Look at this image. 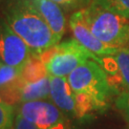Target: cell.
I'll return each mask as SVG.
<instances>
[{
  "label": "cell",
  "mask_w": 129,
  "mask_h": 129,
  "mask_svg": "<svg viewBox=\"0 0 129 129\" xmlns=\"http://www.w3.org/2000/svg\"><path fill=\"white\" fill-rule=\"evenodd\" d=\"M102 68L106 73L113 71L112 76H108V78L111 86L118 95L129 92V47L119 48L114 55L107 56L103 59Z\"/></svg>",
  "instance_id": "obj_8"
},
{
  "label": "cell",
  "mask_w": 129,
  "mask_h": 129,
  "mask_svg": "<svg viewBox=\"0 0 129 129\" xmlns=\"http://www.w3.org/2000/svg\"><path fill=\"white\" fill-rule=\"evenodd\" d=\"M91 2L129 19V0H92Z\"/></svg>",
  "instance_id": "obj_14"
},
{
  "label": "cell",
  "mask_w": 129,
  "mask_h": 129,
  "mask_svg": "<svg viewBox=\"0 0 129 129\" xmlns=\"http://www.w3.org/2000/svg\"><path fill=\"white\" fill-rule=\"evenodd\" d=\"M69 26L75 38L83 47H85L87 50L101 58L104 56H111L118 50V48L104 44L91 32V30L85 22L82 10L77 11L71 15Z\"/></svg>",
  "instance_id": "obj_7"
},
{
  "label": "cell",
  "mask_w": 129,
  "mask_h": 129,
  "mask_svg": "<svg viewBox=\"0 0 129 129\" xmlns=\"http://www.w3.org/2000/svg\"><path fill=\"white\" fill-rule=\"evenodd\" d=\"M48 76L45 64L36 55H31L22 69V79L24 82H35Z\"/></svg>",
  "instance_id": "obj_13"
},
{
  "label": "cell",
  "mask_w": 129,
  "mask_h": 129,
  "mask_svg": "<svg viewBox=\"0 0 129 129\" xmlns=\"http://www.w3.org/2000/svg\"><path fill=\"white\" fill-rule=\"evenodd\" d=\"M60 129H62V128H60Z\"/></svg>",
  "instance_id": "obj_20"
},
{
  "label": "cell",
  "mask_w": 129,
  "mask_h": 129,
  "mask_svg": "<svg viewBox=\"0 0 129 129\" xmlns=\"http://www.w3.org/2000/svg\"><path fill=\"white\" fill-rule=\"evenodd\" d=\"M1 10L4 19L27 44L32 55L39 56L59 43L32 0H3Z\"/></svg>",
  "instance_id": "obj_1"
},
{
  "label": "cell",
  "mask_w": 129,
  "mask_h": 129,
  "mask_svg": "<svg viewBox=\"0 0 129 129\" xmlns=\"http://www.w3.org/2000/svg\"><path fill=\"white\" fill-rule=\"evenodd\" d=\"M50 97V76L35 82H23L20 91V103L43 101Z\"/></svg>",
  "instance_id": "obj_12"
},
{
  "label": "cell",
  "mask_w": 129,
  "mask_h": 129,
  "mask_svg": "<svg viewBox=\"0 0 129 129\" xmlns=\"http://www.w3.org/2000/svg\"><path fill=\"white\" fill-rule=\"evenodd\" d=\"M65 10H82L91 3L92 0H53Z\"/></svg>",
  "instance_id": "obj_16"
},
{
  "label": "cell",
  "mask_w": 129,
  "mask_h": 129,
  "mask_svg": "<svg viewBox=\"0 0 129 129\" xmlns=\"http://www.w3.org/2000/svg\"><path fill=\"white\" fill-rule=\"evenodd\" d=\"M45 64L49 76L67 78L88 60H95L102 67L103 59L83 47L77 39L56 44L38 56Z\"/></svg>",
  "instance_id": "obj_4"
},
{
  "label": "cell",
  "mask_w": 129,
  "mask_h": 129,
  "mask_svg": "<svg viewBox=\"0 0 129 129\" xmlns=\"http://www.w3.org/2000/svg\"><path fill=\"white\" fill-rule=\"evenodd\" d=\"M76 94H84L93 101L97 112L108 108L112 95L116 94L110 84L108 74L95 60H88L67 77Z\"/></svg>",
  "instance_id": "obj_2"
},
{
  "label": "cell",
  "mask_w": 129,
  "mask_h": 129,
  "mask_svg": "<svg viewBox=\"0 0 129 129\" xmlns=\"http://www.w3.org/2000/svg\"><path fill=\"white\" fill-rule=\"evenodd\" d=\"M32 52L21 37L0 18V64L23 67L31 57Z\"/></svg>",
  "instance_id": "obj_5"
},
{
  "label": "cell",
  "mask_w": 129,
  "mask_h": 129,
  "mask_svg": "<svg viewBox=\"0 0 129 129\" xmlns=\"http://www.w3.org/2000/svg\"><path fill=\"white\" fill-rule=\"evenodd\" d=\"M116 107L129 121V92H122L118 95L115 101Z\"/></svg>",
  "instance_id": "obj_17"
},
{
  "label": "cell",
  "mask_w": 129,
  "mask_h": 129,
  "mask_svg": "<svg viewBox=\"0 0 129 129\" xmlns=\"http://www.w3.org/2000/svg\"><path fill=\"white\" fill-rule=\"evenodd\" d=\"M15 109L13 105L0 103V129H13Z\"/></svg>",
  "instance_id": "obj_15"
},
{
  "label": "cell",
  "mask_w": 129,
  "mask_h": 129,
  "mask_svg": "<svg viewBox=\"0 0 129 129\" xmlns=\"http://www.w3.org/2000/svg\"><path fill=\"white\" fill-rule=\"evenodd\" d=\"M23 67L0 64V96L10 105L20 104V91L23 85Z\"/></svg>",
  "instance_id": "obj_9"
},
{
  "label": "cell",
  "mask_w": 129,
  "mask_h": 129,
  "mask_svg": "<svg viewBox=\"0 0 129 129\" xmlns=\"http://www.w3.org/2000/svg\"><path fill=\"white\" fill-rule=\"evenodd\" d=\"M16 112L39 129H59L64 121L62 111L45 101L22 102L17 106Z\"/></svg>",
  "instance_id": "obj_6"
},
{
  "label": "cell",
  "mask_w": 129,
  "mask_h": 129,
  "mask_svg": "<svg viewBox=\"0 0 129 129\" xmlns=\"http://www.w3.org/2000/svg\"><path fill=\"white\" fill-rule=\"evenodd\" d=\"M85 22L91 32L108 46L129 47V19L90 3L82 9Z\"/></svg>",
  "instance_id": "obj_3"
},
{
  "label": "cell",
  "mask_w": 129,
  "mask_h": 129,
  "mask_svg": "<svg viewBox=\"0 0 129 129\" xmlns=\"http://www.w3.org/2000/svg\"><path fill=\"white\" fill-rule=\"evenodd\" d=\"M13 129H39L37 125L32 123L31 121L27 120L25 118L19 114L18 112L15 113Z\"/></svg>",
  "instance_id": "obj_18"
},
{
  "label": "cell",
  "mask_w": 129,
  "mask_h": 129,
  "mask_svg": "<svg viewBox=\"0 0 129 129\" xmlns=\"http://www.w3.org/2000/svg\"><path fill=\"white\" fill-rule=\"evenodd\" d=\"M50 97L62 112L76 118V93L67 78L50 76Z\"/></svg>",
  "instance_id": "obj_10"
},
{
  "label": "cell",
  "mask_w": 129,
  "mask_h": 129,
  "mask_svg": "<svg viewBox=\"0 0 129 129\" xmlns=\"http://www.w3.org/2000/svg\"><path fill=\"white\" fill-rule=\"evenodd\" d=\"M0 103H4V102H3V100H2V98H1V96H0Z\"/></svg>",
  "instance_id": "obj_19"
},
{
  "label": "cell",
  "mask_w": 129,
  "mask_h": 129,
  "mask_svg": "<svg viewBox=\"0 0 129 129\" xmlns=\"http://www.w3.org/2000/svg\"><path fill=\"white\" fill-rule=\"evenodd\" d=\"M39 14L47 22L56 40L59 42L66 30V18L63 8L53 0H32Z\"/></svg>",
  "instance_id": "obj_11"
}]
</instances>
